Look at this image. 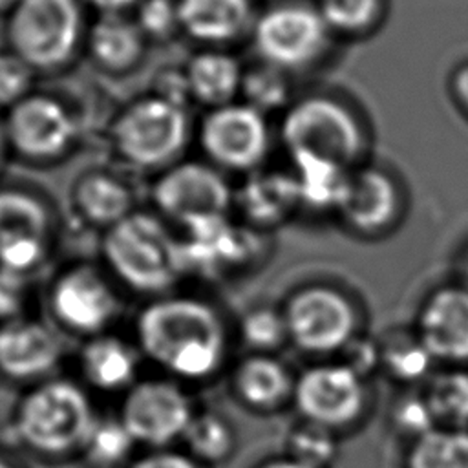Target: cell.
Wrapping results in <instances>:
<instances>
[{
    "label": "cell",
    "mask_w": 468,
    "mask_h": 468,
    "mask_svg": "<svg viewBox=\"0 0 468 468\" xmlns=\"http://www.w3.org/2000/svg\"><path fill=\"white\" fill-rule=\"evenodd\" d=\"M294 380L289 367L274 355L250 353L236 366L232 388L249 408L271 411L292 399Z\"/></svg>",
    "instance_id": "44dd1931"
},
{
    "label": "cell",
    "mask_w": 468,
    "mask_h": 468,
    "mask_svg": "<svg viewBox=\"0 0 468 468\" xmlns=\"http://www.w3.org/2000/svg\"><path fill=\"white\" fill-rule=\"evenodd\" d=\"M135 444L133 435L119 415L97 417L80 453L93 468H117L130 461Z\"/></svg>",
    "instance_id": "1f68e13d"
},
{
    "label": "cell",
    "mask_w": 468,
    "mask_h": 468,
    "mask_svg": "<svg viewBox=\"0 0 468 468\" xmlns=\"http://www.w3.org/2000/svg\"><path fill=\"white\" fill-rule=\"evenodd\" d=\"M0 468H20V466H16L11 459H7L5 455H0Z\"/></svg>",
    "instance_id": "7dc6e473"
},
{
    "label": "cell",
    "mask_w": 468,
    "mask_h": 468,
    "mask_svg": "<svg viewBox=\"0 0 468 468\" xmlns=\"http://www.w3.org/2000/svg\"><path fill=\"white\" fill-rule=\"evenodd\" d=\"M97 415L84 388L68 378L33 384L13 413V433L37 455L62 459L80 453Z\"/></svg>",
    "instance_id": "3957f363"
},
{
    "label": "cell",
    "mask_w": 468,
    "mask_h": 468,
    "mask_svg": "<svg viewBox=\"0 0 468 468\" xmlns=\"http://www.w3.org/2000/svg\"><path fill=\"white\" fill-rule=\"evenodd\" d=\"M101 249L110 274L139 294H166L185 276L181 238L154 214L132 212L104 232Z\"/></svg>",
    "instance_id": "7a4b0ae2"
},
{
    "label": "cell",
    "mask_w": 468,
    "mask_h": 468,
    "mask_svg": "<svg viewBox=\"0 0 468 468\" xmlns=\"http://www.w3.org/2000/svg\"><path fill=\"white\" fill-rule=\"evenodd\" d=\"M62 358L58 335L27 316L0 324V375L24 384L51 378Z\"/></svg>",
    "instance_id": "2e32d148"
},
{
    "label": "cell",
    "mask_w": 468,
    "mask_h": 468,
    "mask_svg": "<svg viewBox=\"0 0 468 468\" xmlns=\"http://www.w3.org/2000/svg\"><path fill=\"white\" fill-rule=\"evenodd\" d=\"M249 0H179V26L201 42H227L247 26Z\"/></svg>",
    "instance_id": "603a6c76"
},
{
    "label": "cell",
    "mask_w": 468,
    "mask_h": 468,
    "mask_svg": "<svg viewBox=\"0 0 468 468\" xmlns=\"http://www.w3.org/2000/svg\"><path fill=\"white\" fill-rule=\"evenodd\" d=\"M137 346L122 336L101 333L88 336L80 353L79 367L88 386L101 391H128L137 382Z\"/></svg>",
    "instance_id": "ffe728a7"
},
{
    "label": "cell",
    "mask_w": 468,
    "mask_h": 468,
    "mask_svg": "<svg viewBox=\"0 0 468 468\" xmlns=\"http://www.w3.org/2000/svg\"><path fill=\"white\" fill-rule=\"evenodd\" d=\"M141 27L119 13H104L90 31L93 57L110 69L132 66L143 51Z\"/></svg>",
    "instance_id": "d4e9b609"
},
{
    "label": "cell",
    "mask_w": 468,
    "mask_h": 468,
    "mask_svg": "<svg viewBox=\"0 0 468 468\" xmlns=\"http://www.w3.org/2000/svg\"><path fill=\"white\" fill-rule=\"evenodd\" d=\"M422 395L435 417L437 428L468 430V371L446 369L424 382Z\"/></svg>",
    "instance_id": "f1b7e54d"
},
{
    "label": "cell",
    "mask_w": 468,
    "mask_h": 468,
    "mask_svg": "<svg viewBox=\"0 0 468 468\" xmlns=\"http://www.w3.org/2000/svg\"><path fill=\"white\" fill-rule=\"evenodd\" d=\"M186 453L203 464H214L229 459L236 437L232 424L218 411H196L183 439Z\"/></svg>",
    "instance_id": "f546056e"
},
{
    "label": "cell",
    "mask_w": 468,
    "mask_h": 468,
    "mask_svg": "<svg viewBox=\"0 0 468 468\" xmlns=\"http://www.w3.org/2000/svg\"><path fill=\"white\" fill-rule=\"evenodd\" d=\"M316 7L333 35L349 38L369 35L386 15V0H318Z\"/></svg>",
    "instance_id": "d6a6232c"
},
{
    "label": "cell",
    "mask_w": 468,
    "mask_h": 468,
    "mask_svg": "<svg viewBox=\"0 0 468 468\" xmlns=\"http://www.w3.org/2000/svg\"><path fill=\"white\" fill-rule=\"evenodd\" d=\"M333 38L316 5L289 2L261 15L254 27V46L278 69H298L318 60Z\"/></svg>",
    "instance_id": "ba28073f"
},
{
    "label": "cell",
    "mask_w": 468,
    "mask_h": 468,
    "mask_svg": "<svg viewBox=\"0 0 468 468\" xmlns=\"http://www.w3.org/2000/svg\"><path fill=\"white\" fill-rule=\"evenodd\" d=\"M402 207L397 181L375 165H360L347 176L336 212L353 230L375 234L393 225Z\"/></svg>",
    "instance_id": "e0dca14e"
},
{
    "label": "cell",
    "mask_w": 468,
    "mask_h": 468,
    "mask_svg": "<svg viewBox=\"0 0 468 468\" xmlns=\"http://www.w3.org/2000/svg\"><path fill=\"white\" fill-rule=\"evenodd\" d=\"M238 201L245 219L258 230L282 225L302 205L294 174H263L252 177L239 192Z\"/></svg>",
    "instance_id": "7402d4cb"
},
{
    "label": "cell",
    "mask_w": 468,
    "mask_h": 468,
    "mask_svg": "<svg viewBox=\"0 0 468 468\" xmlns=\"http://www.w3.org/2000/svg\"><path fill=\"white\" fill-rule=\"evenodd\" d=\"M73 199L79 214L88 223L106 230L133 212L130 190L106 174L82 177L75 186Z\"/></svg>",
    "instance_id": "cb8c5ba5"
},
{
    "label": "cell",
    "mask_w": 468,
    "mask_h": 468,
    "mask_svg": "<svg viewBox=\"0 0 468 468\" xmlns=\"http://www.w3.org/2000/svg\"><path fill=\"white\" fill-rule=\"evenodd\" d=\"M366 399V380L342 362L305 369L292 389L300 417L333 431L351 424L364 411Z\"/></svg>",
    "instance_id": "7c38bea8"
},
{
    "label": "cell",
    "mask_w": 468,
    "mask_h": 468,
    "mask_svg": "<svg viewBox=\"0 0 468 468\" xmlns=\"http://www.w3.org/2000/svg\"><path fill=\"white\" fill-rule=\"evenodd\" d=\"M135 346L174 380L203 382L227 360L229 329L221 313L207 300L166 292L139 311Z\"/></svg>",
    "instance_id": "6da1fadb"
},
{
    "label": "cell",
    "mask_w": 468,
    "mask_h": 468,
    "mask_svg": "<svg viewBox=\"0 0 468 468\" xmlns=\"http://www.w3.org/2000/svg\"><path fill=\"white\" fill-rule=\"evenodd\" d=\"M88 2L104 13H119L121 9L128 7L133 0H88Z\"/></svg>",
    "instance_id": "ee69618b"
},
{
    "label": "cell",
    "mask_w": 468,
    "mask_h": 468,
    "mask_svg": "<svg viewBox=\"0 0 468 468\" xmlns=\"http://www.w3.org/2000/svg\"><path fill=\"white\" fill-rule=\"evenodd\" d=\"M186 79L196 99L207 104L223 106L229 104L234 93L241 88L243 73L230 55L205 51L190 60Z\"/></svg>",
    "instance_id": "484cf974"
},
{
    "label": "cell",
    "mask_w": 468,
    "mask_h": 468,
    "mask_svg": "<svg viewBox=\"0 0 468 468\" xmlns=\"http://www.w3.org/2000/svg\"><path fill=\"white\" fill-rule=\"evenodd\" d=\"M29 302V282L26 274L0 267V324L24 316Z\"/></svg>",
    "instance_id": "74e56055"
},
{
    "label": "cell",
    "mask_w": 468,
    "mask_h": 468,
    "mask_svg": "<svg viewBox=\"0 0 468 468\" xmlns=\"http://www.w3.org/2000/svg\"><path fill=\"white\" fill-rule=\"evenodd\" d=\"M31 66L18 55H0V106L16 104L24 99L31 82Z\"/></svg>",
    "instance_id": "f35d334b"
},
{
    "label": "cell",
    "mask_w": 468,
    "mask_h": 468,
    "mask_svg": "<svg viewBox=\"0 0 468 468\" xmlns=\"http://www.w3.org/2000/svg\"><path fill=\"white\" fill-rule=\"evenodd\" d=\"M48 302L60 327L86 336L106 333L121 311L113 282L90 263L64 269L53 280Z\"/></svg>",
    "instance_id": "30bf717a"
},
{
    "label": "cell",
    "mask_w": 468,
    "mask_h": 468,
    "mask_svg": "<svg viewBox=\"0 0 468 468\" xmlns=\"http://www.w3.org/2000/svg\"><path fill=\"white\" fill-rule=\"evenodd\" d=\"M80 13L75 0H20L9 18L15 55L31 68H51L75 49Z\"/></svg>",
    "instance_id": "8992f818"
},
{
    "label": "cell",
    "mask_w": 468,
    "mask_h": 468,
    "mask_svg": "<svg viewBox=\"0 0 468 468\" xmlns=\"http://www.w3.org/2000/svg\"><path fill=\"white\" fill-rule=\"evenodd\" d=\"M181 252L185 274L218 282L256 267L267 250L258 229L236 225L225 216L186 227Z\"/></svg>",
    "instance_id": "5b68a950"
},
{
    "label": "cell",
    "mask_w": 468,
    "mask_h": 468,
    "mask_svg": "<svg viewBox=\"0 0 468 468\" xmlns=\"http://www.w3.org/2000/svg\"><path fill=\"white\" fill-rule=\"evenodd\" d=\"M51 218L35 196L0 190V267L27 274L49 252Z\"/></svg>",
    "instance_id": "5bb4252c"
},
{
    "label": "cell",
    "mask_w": 468,
    "mask_h": 468,
    "mask_svg": "<svg viewBox=\"0 0 468 468\" xmlns=\"http://www.w3.org/2000/svg\"><path fill=\"white\" fill-rule=\"evenodd\" d=\"M7 133L24 155L48 159L68 148L73 139V121L53 99L33 95L13 106L7 119Z\"/></svg>",
    "instance_id": "d6986e66"
},
{
    "label": "cell",
    "mask_w": 468,
    "mask_h": 468,
    "mask_svg": "<svg viewBox=\"0 0 468 468\" xmlns=\"http://www.w3.org/2000/svg\"><path fill=\"white\" fill-rule=\"evenodd\" d=\"M128 468H207V466L197 459H194L190 453L159 448L133 459L128 464Z\"/></svg>",
    "instance_id": "b9f144b4"
},
{
    "label": "cell",
    "mask_w": 468,
    "mask_h": 468,
    "mask_svg": "<svg viewBox=\"0 0 468 468\" xmlns=\"http://www.w3.org/2000/svg\"><path fill=\"white\" fill-rule=\"evenodd\" d=\"M463 274H464V287H468V256H466V261L463 267Z\"/></svg>",
    "instance_id": "c3c4849f"
},
{
    "label": "cell",
    "mask_w": 468,
    "mask_h": 468,
    "mask_svg": "<svg viewBox=\"0 0 468 468\" xmlns=\"http://www.w3.org/2000/svg\"><path fill=\"white\" fill-rule=\"evenodd\" d=\"M294 177L300 188L302 205L313 210H335L340 205L347 176L353 168H346L322 159H292Z\"/></svg>",
    "instance_id": "4316f807"
},
{
    "label": "cell",
    "mask_w": 468,
    "mask_h": 468,
    "mask_svg": "<svg viewBox=\"0 0 468 468\" xmlns=\"http://www.w3.org/2000/svg\"><path fill=\"white\" fill-rule=\"evenodd\" d=\"M194 413L190 395L181 382L146 378L124 391L119 419L137 444L159 450L183 439Z\"/></svg>",
    "instance_id": "9c48e42d"
},
{
    "label": "cell",
    "mask_w": 468,
    "mask_h": 468,
    "mask_svg": "<svg viewBox=\"0 0 468 468\" xmlns=\"http://www.w3.org/2000/svg\"><path fill=\"white\" fill-rule=\"evenodd\" d=\"M241 342L252 349V353L272 355L278 347L289 342V331L283 309L271 305H258L245 311L238 324Z\"/></svg>",
    "instance_id": "e575fe53"
},
{
    "label": "cell",
    "mask_w": 468,
    "mask_h": 468,
    "mask_svg": "<svg viewBox=\"0 0 468 468\" xmlns=\"http://www.w3.org/2000/svg\"><path fill=\"white\" fill-rule=\"evenodd\" d=\"M344 360L349 369H353L360 378L367 380L375 373L382 371V347L380 340L369 336H355L344 349Z\"/></svg>",
    "instance_id": "ab89813d"
},
{
    "label": "cell",
    "mask_w": 468,
    "mask_h": 468,
    "mask_svg": "<svg viewBox=\"0 0 468 468\" xmlns=\"http://www.w3.org/2000/svg\"><path fill=\"white\" fill-rule=\"evenodd\" d=\"M282 141L292 159H322L346 168L366 163L367 130L353 106L327 95L294 102L282 121Z\"/></svg>",
    "instance_id": "277c9868"
},
{
    "label": "cell",
    "mask_w": 468,
    "mask_h": 468,
    "mask_svg": "<svg viewBox=\"0 0 468 468\" xmlns=\"http://www.w3.org/2000/svg\"><path fill=\"white\" fill-rule=\"evenodd\" d=\"M137 16L141 31L152 37H165L179 24L177 4L172 0H144Z\"/></svg>",
    "instance_id": "60d3db41"
},
{
    "label": "cell",
    "mask_w": 468,
    "mask_h": 468,
    "mask_svg": "<svg viewBox=\"0 0 468 468\" xmlns=\"http://www.w3.org/2000/svg\"><path fill=\"white\" fill-rule=\"evenodd\" d=\"M0 152H2V130H0Z\"/></svg>",
    "instance_id": "681fc988"
},
{
    "label": "cell",
    "mask_w": 468,
    "mask_h": 468,
    "mask_svg": "<svg viewBox=\"0 0 468 468\" xmlns=\"http://www.w3.org/2000/svg\"><path fill=\"white\" fill-rule=\"evenodd\" d=\"M415 333L441 362H468V287L446 285L422 303Z\"/></svg>",
    "instance_id": "ac0fdd59"
},
{
    "label": "cell",
    "mask_w": 468,
    "mask_h": 468,
    "mask_svg": "<svg viewBox=\"0 0 468 468\" xmlns=\"http://www.w3.org/2000/svg\"><path fill=\"white\" fill-rule=\"evenodd\" d=\"M260 468H311V466L302 464V463H298V461H294V459H291V457L285 455V457H282V459L269 461V463L261 464Z\"/></svg>",
    "instance_id": "f6af8a7d"
},
{
    "label": "cell",
    "mask_w": 468,
    "mask_h": 468,
    "mask_svg": "<svg viewBox=\"0 0 468 468\" xmlns=\"http://www.w3.org/2000/svg\"><path fill=\"white\" fill-rule=\"evenodd\" d=\"M186 137L188 121L183 106L157 95L132 104L115 128L121 154L141 166H155L174 159Z\"/></svg>",
    "instance_id": "8fae6325"
},
{
    "label": "cell",
    "mask_w": 468,
    "mask_h": 468,
    "mask_svg": "<svg viewBox=\"0 0 468 468\" xmlns=\"http://www.w3.org/2000/svg\"><path fill=\"white\" fill-rule=\"evenodd\" d=\"M382 371L400 384L426 382L433 373L435 358L430 355L419 335L397 329L380 338Z\"/></svg>",
    "instance_id": "83f0119b"
},
{
    "label": "cell",
    "mask_w": 468,
    "mask_h": 468,
    "mask_svg": "<svg viewBox=\"0 0 468 468\" xmlns=\"http://www.w3.org/2000/svg\"><path fill=\"white\" fill-rule=\"evenodd\" d=\"M239 90H243L247 104L260 113L283 106L289 95L282 69L269 64L243 75Z\"/></svg>",
    "instance_id": "d590c367"
},
{
    "label": "cell",
    "mask_w": 468,
    "mask_h": 468,
    "mask_svg": "<svg viewBox=\"0 0 468 468\" xmlns=\"http://www.w3.org/2000/svg\"><path fill=\"white\" fill-rule=\"evenodd\" d=\"M157 208L183 229L229 216L232 192L210 166L183 163L170 168L155 185Z\"/></svg>",
    "instance_id": "4fadbf2b"
},
{
    "label": "cell",
    "mask_w": 468,
    "mask_h": 468,
    "mask_svg": "<svg viewBox=\"0 0 468 468\" xmlns=\"http://www.w3.org/2000/svg\"><path fill=\"white\" fill-rule=\"evenodd\" d=\"M411 442L406 468H468V430L435 428Z\"/></svg>",
    "instance_id": "4dcf8cb0"
},
{
    "label": "cell",
    "mask_w": 468,
    "mask_h": 468,
    "mask_svg": "<svg viewBox=\"0 0 468 468\" xmlns=\"http://www.w3.org/2000/svg\"><path fill=\"white\" fill-rule=\"evenodd\" d=\"M289 342L309 355L342 351L356 335V313L351 300L325 285H309L283 307Z\"/></svg>",
    "instance_id": "52a82bcc"
},
{
    "label": "cell",
    "mask_w": 468,
    "mask_h": 468,
    "mask_svg": "<svg viewBox=\"0 0 468 468\" xmlns=\"http://www.w3.org/2000/svg\"><path fill=\"white\" fill-rule=\"evenodd\" d=\"M389 420L397 433L410 437L411 441H417L437 428L435 417L422 393H406L399 397L389 410Z\"/></svg>",
    "instance_id": "8d00e7d4"
},
{
    "label": "cell",
    "mask_w": 468,
    "mask_h": 468,
    "mask_svg": "<svg viewBox=\"0 0 468 468\" xmlns=\"http://www.w3.org/2000/svg\"><path fill=\"white\" fill-rule=\"evenodd\" d=\"M201 144L223 166L250 168L263 159L269 146L263 113L249 104L218 106L203 122Z\"/></svg>",
    "instance_id": "9a60e30c"
},
{
    "label": "cell",
    "mask_w": 468,
    "mask_h": 468,
    "mask_svg": "<svg viewBox=\"0 0 468 468\" xmlns=\"http://www.w3.org/2000/svg\"><path fill=\"white\" fill-rule=\"evenodd\" d=\"M452 93L455 97V102L468 115V62L461 64L452 75Z\"/></svg>",
    "instance_id": "7bdbcfd3"
},
{
    "label": "cell",
    "mask_w": 468,
    "mask_h": 468,
    "mask_svg": "<svg viewBox=\"0 0 468 468\" xmlns=\"http://www.w3.org/2000/svg\"><path fill=\"white\" fill-rule=\"evenodd\" d=\"M20 0H0V11H5V9H11L13 11V7L18 4Z\"/></svg>",
    "instance_id": "bcb514c9"
},
{
    "label": "cell",
    "mask_w": 468,
    "mask_h": 468,
    "mask_svg": "<svg viewBox=\"0 0 468 468\" xmlns=\"http://www.w3.org/2000/svg\"><path fill=\"white\" fill-rule=\"evenodd\" d=\"M287 457L311 468H329L338 457V441L333 430L300 420L285 439Z\"/></svg>",
    "instance_id": "836d02e7"
}]
</instances>
